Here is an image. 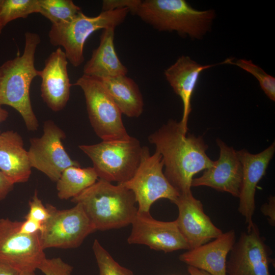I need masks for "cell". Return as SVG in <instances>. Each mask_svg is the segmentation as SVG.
Masks as SVG:
<instances>
[{"label":"cell","mask_w":275,"mask_h":275,"mask_svg":"<svg viewBox=\"0 0 275 275\" xmlns=\"http://www.w3.org/2000/svg\"><path fill=\"white\" fill-rule=\"evenodd\" d=\"M148 141L161 155L164 174L180 195L190 192L194 176L214 164L206 154L208 146L203 138L187 135L176 120H169Z\"/></svg>","instance_id":"obj_1"},{"label":"cell","mask_w":275,"mask_h":275,"mask_svg":"<svg viewBox=\"0 0 275 275\" xmlns=\"http://www.w3.org/2000/svg\"><path fill=\"white\" fill-rule=\"evenodd\" d=\"M24 39L23 53L0 65V105L16 110L27 129L34 131L39 123L32 106L30 88L34 78L39 76L35 58L41 39L38 34L30 32L25 33Z\"/></svg>","instance_id":"obj_2"},{"label":"cell","mask_w":275,"mask_h":275,"mask_svg":"<svg viewBox=\"0 0 275 275\" xmlns=\"http://www.w3.org/2000/svg\"><path fill=\"white\" fill-rule=\"evenodd\" d=\"M71 201L81 205L96 230L126 227L138 212L131 190L100 179Z\"/></svg>","instance_id":"obj_3"},{"label":"cell","mask_w":275,"mask_h":275,"mask_svg":"<svg viewBox=\"0 0 275 275\" xmlns=\"http://www.w3.org/2000/svg\"><path fill=\"white\" fill-rule=\"evenodd\" d=\"M135 14L159 31L197 39L208 31L214 16V11L196 10L184 0L142 1Z\"/></svg>","instance_id":"obj_4"},{"label":"cell","mask_w":275,"mask_h":275,"mask_svg":"<svg viewBox=\"0 0 275 275\" xmlns=\"http://www.w3.org/2000/svg\"><path fill=\"white\" fill-rule=\"evenodd\" d=\"M78 147L91 160L98 178L118 184L128 181L134 175L140 163L143 148L139 141L130 135Z\"/></svg>","instance_id":"obj_5"},{"label":"cell","mask_w":275,"mask_h":275,"mask_svg":"<svg viewBox=\"0 0 275 275\" xmlns=\"http://www.w3.org/2000/svg\"><path fill=\"white\" fill-rule=\"evenodd\" d=\"M130 12L128 8L101 11L96 16L90 17L82 11L71 20L51 24L48 33L51 44L62 46L67 60L75 67L84 62V48L88 38L100 29L114 28L121 24Z\"/></svg>","instance_id":"obj_6"},{"label":"cell","mask_w":275,"mask_h":275,"mask_svg":"<svg viewBox=\"0 0 275 275\" xmlns=\"http://www.w3.org/2000/svg\"><path fill=\"white\" fill-rule=\"evenodd\" d=\"M73 85L83 91L91 125L102 141L128 138L122 113L101 80L83 74Z\"/></svg>","instance_id":"obj_7"},{"label":"cell","mask_w":275,"mask_h":275,"mask_svg":"<svg viewBox=\"0 0 275 275\" xmlns=\"http://www.w3.org/2000/svg\"><path fill=\"white\" fill-rule=\"evenodd\" d=\"M163 162L157 151L151 154L149 148L143 146L139 166L132 177L120 184L131 190L138 204V212L150 213L152 205L160 199L172 203L179 193L170 184L163 172Z\"/></svg>","instance_id":"obj_8"},{"label":"cell","mask_w":275,"mask_h":275,"mask_svg":"<svg viewBox=\"0 0 275 275\" xmlns=\"http://www.w3.org/2000/svg\"><path fill=\"white\" fill-rule=\"evenodd\" d=\"M46 206L49 216L43 223L40 232L44 250L77 248L89 234L96 231L80 204L64 210L58 209L49 204Z\"/></svg>","instance_id":"obj_9"},{"label":"cell","mask_w":275,"mask_h":275,"mask_svg":"<svg viewBox=\"0 0 275 275\" xmlns=\"http://www.w3.org/2000/svg\"><path fill=\"white\" fill-rule=\"evenodd\" d=\"M65 137L64 131L53 121L48 120L44 123L42 136L30 140L28 152L31 167L56 182L67 168L80 167L66 152L62 142Z\"/></svg>","instance_id":"obj_10"},{"label":"cell","mask_w":275,"mask_h":275,"mask_svg":"<svg viewBox=\"0 0 275 275\" xmlns=\"http://www.w3.org/2000/svg\"><path fill=\"white\" fill-rule=\"evenodd\" d=\"M21 222L0 219V260L20 271H35L46 258L40 240V232L21 233Z\"/></svg>","instance_id":"obj_11"},{"label":"cell","mask_w":275,"mask_h":275,"mask_svg":"<svg viewBox=\"0 0 275 275\" xmlns=\"http://www.w3.org/2000/svg\"><path fill=\"white\" fill-rule=\"evenodd\" d=\"M229 254L227 275H271L272 251L255 223L250 230L241 233Z\"/></svg>","instance_id":"obj_12"},{"label":"cell","mask_w":275,"mask_h":275,"mask_svg":"<svg viewBox=\"0 0 275 275\" xmlns=\"http://www.w3.org/2000/svg\"><path fill=\"white\" fill-rule=\"evenodd\" d=\"M131 225V233L127 238L129 244H144L164 253L189 250L175 220L160 221L152 217L150 213L138 212Z\"/></svg>","instance_id":"obj_13"},{"label":"cell","mask_w":275,"mask_h":275,"mask_svg":"<svg viewBox=\"0 0 275 275\" xmlns=\"http://www.w3.org/2000/svg\"><path fill=\"white\" fill-rule=\"evenodd\" d=\"M174 203L178 210L175 221L189 250L208 242L223 234V231L205 213L202 202L193 196L191 191L180 194Z\"/></svg>","instance_id":"obj_14"},{"label":"cell","mask_w":275,"mask_h":275,"mask_svg":"<svg viewBox=\"0 0 275 275\" xmlns=\"http://www.w3.org/2000/svg\"><path fill=\"white\" fill-rule=\"evenodd\" d=\"M216 141L219 148L218 159L214 161L213 166L205 170L201 176L193 178L191 186H206L238 198L242 182V166L237 151L219 139Z\"/></svg>","instance_id":"obj_15"},{"label":"cell","mask_w":275,"mask_h":275,"mask_svg":"<svg viewBox=\"0 0 275 275\" xmlns=\"http://www.w3.org/2000/svg\"><path fill=\"white\" fill-rule=\"evenodd\" d=\"M274 151V142L263 151L257 154H252L245 149L237 151L242 166L238 209L245 219L247 230H250L254 223L253 217L255 209V195L257 184L265 175Z\"/></svg>","instance_id":"obj_16"},{"label":"cell","mask_w":275,"mask_h":275,"mask_svg":"<svg viewBox=\"0 0 275 275\" xmlns=\"http://www.w3.org/2000/svg\"><path fill=\"white\" fill-rule=\"evenodd\" d=\"M67 65L65 53L59 47L46 59L43 69L39 70L41 96L47 106L55 112L64 109L69 99L72 84Z\"/></svg>","instance_id":"obj_17"},{"label":"cell","mask_w":275,"mask_h":275,"mask_svg":"<svg viewBox=\"0 0 275 275\" xmlns=\"http://www.w3.org/2000/svg\"><path fill=\"white\" fill-rule=\"evenodd\" d=\"M236 241L234 230L223 233L212 241L181 254L180 261L211 275H227V257Z\"/></svg>","instance_id":"obj_18"},{"label":"cell","mask_w":275,"mask_h":275,"mask_svg":"<svg viewBox=\"0 0 275 275\" xmlns=\"http://www.w3.org/2000/svg\"><path fill=\"white\" fill-rule=\"evenodd\" d=\"M217 64L202 65L189 57L182 56L164 71L166 79L183 103V115L180 122L183 130L187 133V123L191 111L190 100L200 73Z\"/></svg>","instance_id":"obj_19"},{"label":"cell","mask_w":275,"mask_h":275,"mask_svg":"<svg viewBox=\"0 0 275 275\" xmlns=\"http://www.w3.org/2000/svg\"><path fill=\"white\" fill-rule=\"evenodd\" d=\"M32 168L21 136L13 130L1 132L0 171L15 184L27 182Z\"/></svg>","instance_id":"obj_20"},{"label":"cell","mask_w":275,"mask_h":275,"mask_svg":"<svg viewBox=\"0 0 275 275\" xmlns=\"http://www.w3.org/2000/svg\"><path fill=\"white\" fill-rule=\"evenodd\" d=\"M114 28L103 30L98 46L83 69L84 74L98 78L126 75L128 69L119 60L114 46Z\"/></svg>","instance_id":"obj_21"},{"label":"cell","mask_w":275,"mask_h":275,"mask_svg":"<svg viewBox=\"0 0 275 275\" xmlns=\"http://www.w3.org/2000/svg\"><path fill=\"white\" fill-rule=\"evenodd\" d=\"M122 114L138 118L143 112L144 100L136 83L126 75L99 78Z\"/></svg>","instance_id":"obj_22"},{"label":"cell","mask_w":275,"mask_h":275,"mask_svg":"<svg viewBox=\"0 0 275 275\" xmlns=\"http://www.w3.org/2000/svg\"><path fill=\"white\" fill-rule=\"evenodd\" d=\"M98 178L93 167H69L56 182L58 197L61 200L71 199L94 184Z\"/></svg>","instance_id":"obj_23"},{"label":"cell","mask_w":275,"mask_h":275,"mask_svg":"<svg viewBox=\"0 0 275 275\" xmlns=\"http://www.w3.org/2000/svg\"><path fill=\"white\" fill-rule=\"evenodd\" d=\"M38 5L39 13L52 24L68 22L81 11L71 0H38Z\"/></svg>","instance_id":"obj_24"},{"label":"cell","mask_w":275,"mask_h":275,"mask_svg":"<svg viewBox=\"0 0 275 275\" xmlns=\"http://www.w3.org/2000/svg\"><path fill=\"white\" fill-rule=\"evenodd\" d=\"M39 13L38 0H4L1 19L5 26L19 18H26L33 13Z\"/></svg>","instance_id":"obj_25"},{"label":"cell","mask_w":275,"mask_h":275,"mask_svg":"<svg viewBox=\"0 0 275 275\" xmlns=\"http://www.w3.org/2000/svg\"><path fill=\"white\" fill-rule=\"evenodd\" d=\"M92 250L98 267L99 275H134L130 269L122 266L95 239Z\"/></svg>","instance_id":"obj_26"},{"label":"cell","mask_w":275,"mask_h":275,"mask_svg":"<svg viewBox=\"0 0 275 275\" xmlns=\"http://www.w3.org/2000/svg\"><path fill=\"white\" fill-rule=\"evenodd\" d=\"M227 64L235 65L253 74L258 80L260 87L267 96L271 100H275V78L267 74L262 68L250 60L240 59L236 62L230 59Z\"/></svg>","instance_id":"obj_27"},{"label":"cell","mask_w":275,"mask_h":275,"mask_svg":"<svg viewBox=\"0 0 275 275\" xmlns=\"http://www.w3.org/2000/svg\"><path fill=\"white\" fill-rule=\"evenodd\" d=\"M45 275H72L73 267L61 258H45L38 266Z\"/></svg>","instance_id":"obj_28"},{"label":"cell","mask_w":275,"mask_h":275,"mask_svg":"<svg viewBox=\"0 0 275 275\" xmlns=\"http://www.w3.org/2000/svg\"><path fill=\"white\" fill-rule=\"evenodd\" d=\"M29 211L25 216V219H31L41 223H43L49 216V211L44 206L42 201L38 196V193L35 190L31 200L29 202Z\"/></svg>","instance_id":"obj_29"},{"label":"cell","mask_w":275,"mask_h":275,"mask_svg":"<svg viewBox=\"0 0 275 275\" xmlns=\"http://www.w3.org/2000/svg\"><path fill=\"white\" fill-rule=\"evenodd\" d=\"M141 2V0H104L102 2V11L128 8L130 12L135 14Z\"/></svg>","instance_id":"obj_30"},{"label":"cell","mask_w":275,"mask_h":275,"mask_svg":"<svg viewBox=\"0 0 275 275\" xmlns=\"http://www.w3.org/2000/svg\"><path fill=\"white\" fill-rule=\"evenodd\" d=\"M260 210L264 215L267 217L268 223L272 226L275 225V197L270 196L267 202L263 204Z\"/></svg>","instance_id":"obj_31"},{"label":"cell","mask_w":275,"mask_h":275,"mask_svg":"<svg viewBox=\"0 0 275 275\" xmlns=\"http://www.w3.org/2000/svg\"><path fill=\"white\" fill-rule=\"evenodd\" d=\"M42 227V223L26 218L24 221L21 222L19 230L22 233L33 234L41 232Z\"/></svg>","instance_id":"obj_32"},{"label":"cell","mask_w":275,"mask_h":275,"mask_svg":"<svg viewBox=\"0 0 275 275\" xmlns=\"http://www.w3.org/2000/svg\"><path fill=\"white\" fill-rule=\"evenodd\" d=\"M14 185V184L0 171V201L6 198L13 189Z\"/></svg>","instance_id":"obj_33"},{"label":"cell","mask_w":275,"mask_h":275,"mask_svg":"<svg viewBox=\"0 0 275 275\" xmlns=\"http://www.w3.org/2000/svg\"><path fill=\"white\" fill-rule=\"evenodd\" d=\"M21 271L0 260V275H19Z\"/></svg>","instance_id":"obj_34"},{"label":"cell","mask_w":275,"mask_h":275,"mask_svg":"<svg viewBox=\"0 0 275 275\" xmlns=\"http://www.w3.org/2000/svg\"><path fill=\"white\" fill-rule=\"evenodd\" d=\"M187 271L190 275H211L204 270L190 266H188Z\"/></svg>","instance_id":"obj_35"},{"label":"cell","mask_w":275,"mask_h":275,"mask_svg":"<svg viewBox=\"0 0 275 275\" xmlns=\"http://www.w3.org/2000/svg\"><path fill=\"white\" fill-rule=\"evenodd\" d=\"M9 116L8 112L0 105V124L5 121ZM0 131V134H1Z\"/></svg>","instance_id":"obj_36"},{"label":"cell","mask_w":275,"mask_h":275,"mask_svg":"<svg viewBox=\"0 0 275 275\" xmlns=\"http://www.w3.org/2000/svg\"><path fill=\"white\" fill-rule=\"evenodd\" d=\"M3 2H4V0H0V35L2 33V32L4 28L5 27L3 25V24L2 23V21H1V12H2Z\"/></svg>","instance_id":"obj_37"},{"label":"cell","mask_w":275,"mask_h":275,"mask_svg":"<svg viewBox=\"0 0 275 275\" xmlns=\"http://www.w3.org/2000/svg\"><path fill=\"white\" fill-rule=\"evenodd\" d=\"M19 275H35V271H21Z\"/></svg>","instance_id":"obj_38"}]
</instances>
